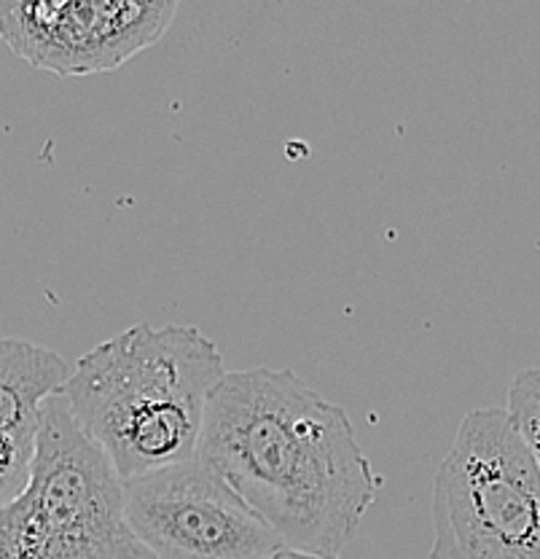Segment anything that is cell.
Here are the masks:
<instances>
[{
	"label": "cell",
	"instance_id": "cell-1",
	"mask_svg": "<svg viewBox=\"0 0 540 559\" xmlns=\"http://www.w3.org/2000/svg\"><path fill=\"white\" fill-rule=\"evenodd\" d=\"M196 457L290 549L339 557L374 506L380 479L341 404L290 369L226 371Z\"/></svg>",
	"mask_w": 540,
	"mask_h": 559
},
{
	"label": "cell",
	"instance_id": "cell-2",
	"mask_svg": "<svg viewBox=\"0 0 540 559\" xmlns=\"http://www.w3.org/2000/svg\"><path fill=\"white\" fill-rule=\"evenodd\" d=\"M224 355L194 325H130L81 355L62 399L121 481L196 457Z\"/></svg>",
	"mask_w": 540,
	"mask_h": 559
},
{
	"label": "cell",
	"instance_id": "cell-3",
	"mask_svg": "<svg viewBox=\"0 0 540 559\" xmlns=\"http://www.w3.org/2000/svg\"><path fill=\"white\" fill-rule=\"evenodd\" d=\"M0 559H159L132 533L124 481L62 395L44 406L31 485L0 509Z\"/></svg>",
	"mask_w": 540,
	"mask_h": 559
},
{
	"label": "cell",
	"instance_id": "cell-4",
	"mask_svg": "<svg viewBox=\"0 0 540 559\" xmlns=\"http://www.w3.org/2000/svg\"><path fill=\"white\" fill-rule=\"evenodd\" d=\"M431 514V559H540V465L503 406L463 417Z\"/></svg>",
	"mask_w": 540,
	"mask_h": 559
},
{
	"label": "cell",
	"instance_id": "cell-5",
	"mask_svg": "<svg viewBox=\"0 0 540 559\" xmlns=\"http://www.w3.org/2000/svg\"><path fill=\"white\" fill-rule=\"evenodd\" d=\"M124 514L159 559H266L283 549V540L200 457L127 479Z\"/></svg>",
	"mask_w": 540,
	"mask_h": 559
},
{
	"label": "cell",
	"instance_id": "cell-6",
	"mask_svg": "<svg viewBox=\"0 0 540 559\" xmlns=\"http://www.w3.org/2000/svg\"><path fill=\"white\" fill-rule=\"evenodd\" d=\"M176 0H0V40L38 70L108 73L165 38Z\"/></svg>",
	"mask_w": 540,
	"mask_h": 559
},
{
	"label": "cell",
	"instance_id": "cell-7",
	"mask_svg": "<svg viewBox=\"0 0 540 559\" xmlns=\"http://www.w3.org/2000/svg\"><path fill=\"white\" fill-rule=\"evenodd\" d=\"M71 369L55 349L0 340V433L38 430L46 401L62 395Z\"/></svg>",
	"mask_w": 540,
	"mask_h": 559
},
{
	"label": "cell",
	"instance_id": "cell-8",
	"mask_svg": "<svg viewBox=\"0 0 540 559\" xmlns=\"http://www.w3.org/2000/svg\"><path fill=\"white\" fill-rule=\"evenodd\" d=\"M38 430H9V433H0V509L14 503L31 485Z\"/></svg>",
	"mask_w": 540,
	"mask_h": 559
},
{
	"label": "cell",
	"instance_id": "cell-9",
	"mask_svg": "<svg viewBox=\"0 0 540 559\" xmlns=\"http://www.w3.org/2000/svg\"><path fill=\"white\" fill-rule=\"evenodd\" d=\"M511 423L519 430L525 444L530 447L532 457L540 465V366L525 369L514 377L508 388V404H505Z\"/></svg>",
	"mask_w": 540,
	"mask_h": 559
},
{
	"label": "cell",
	"instance_id": "cell-10",
	"mask_svg": "<svg viewBox=\"0 0 540 559\" xmlns=\"http://www.w3.org/2000/svg\"><path fill=\"white\" fill-rule=\"evenodd\" d=\"M266 559H339V557L310 555V551H299V549H290V546H283V549H277L275 555H269Z\"/></svg>",
	"mask_w": 540,
	"mask_h": 559
}]
</instances>
